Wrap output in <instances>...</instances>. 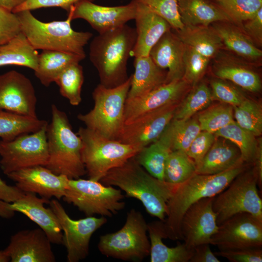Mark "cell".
Returning a JSON list of instances; mask_svg holds the SVG:
<instances>
[{
  "mask_svg": "<svg viewBox=\"0 0 262 262\" xmlns=\"http://www.w3.org/2000/svg\"><path fill=\"white\" fill-rule=\"evenodd\" d=\"M99 181L105 185L119 187L127 196L139 200L148 214L163 221L168 201L177 185L152 176L134 157L109 171Z\"/></svg>",
  "mask_w": 262,
  "mask_h": 262,
  "instance_id": "obj_1",
  "label": "cell"
},
{
  "mask_svg": "<svg viewBox=\"0 0 262 262\" xmlns=\"http://www.w3.org/2000/svg\"><path fill=\"white\" fill-rule=\"evenodd\" d=\"M136 38L135 29L127 24L93 38L89 58L98 70L100 84L112 88L128 79L127 63Z\"/></svg>",
  "mask_w": 262,
  "mask_h": 262,
  "instance_id": "obj_2",
  "label": "cell"
},
{
  "mask_svg": "<svg viewBox=\"0 0 262 262\" xmlns=\"http://www.w3.org/2000/svg\"><path fill=\"white\" fill-rule=\"evenodd\" d=\"M249 165L244 164L214 175L196 173L185 182L176 185L168 201L167 218L164 221L167 238L182 240L180 223L188 208L202 198L216 196Z\"/></svg>",
  "mask_w": 262,
  "mask_h": 262,
  "instance_id": "obj_3",
  "label": "cell"
},
{
  "mask_svg": "<svg viewBox=\"0 0 262 262\" xmlns=\"http://www.w3.org/2000/svg\"><path fill=\"white\" fill-rule=\"evenodd\" d=\"M51 113L47 129L48 160L45 166L69 179L80 178L86 174L82 159V140L73 131L65 112L52 104Z\"/></svg>",
  "mask_w": 262,
  "mask_h": 262,
  "instance_id": "obj_4",
  "label": "cell"
},
{
  "mask_svg": "<svg viewBox=\"0 0 262 262\" xmlns=\"http://www.w3.org/2000/svg\"><path fill=\"white\" fill-rule=\"evenodd\" d=\"M74 5L65 20L44 22L36 18L30 10L16 13L21 32L36 50H52L86 56L84 47L93 34L90 32H78L71 27Z\"/></svg>",
  "mask_w": 262,
  "mask_h": 262,
  "instance_id": "obj_5",
  "label": "cell"
},
{
  "mask_svg": "<svg viewBox=\"0 0 262 262\" xmlns=\"http://www.w3.org/2000/svg\"><path fill=\"white\" fill-rule=\"evenodd\" d=\"M131 75L123 83L112 88L98 84L92 93L93 109L78 119L85 127L108 139L116 140L125 125L124 110Z\"/></svg>",
  "mask_w": 262,
  "mask_h": 262,
  "instance_id": "obj_6",
  "label": "cell"
},
{
  "mask_svg": "<svg viewBox=\"0 0 262 262\" xmlns=\"http://www.w3.org/2000/svg\"><path fill=\"white\" fill-rule=\"evenodd\" d=\"M82 147V161L89 179L100 181L110 170L124 164L142 148L106 138L86 128L77 132Z\"/></svg>",
  "mask_w": 262,
  "mask_h": 262,
  "instance_id": "obj_7",
  "label": "cell"
},
{
  "mask_svg": "<svg viewBox=\"0 0 262 262\" xmlns=\"http://www.w3.org/2000/svg\"><path fill=\"white\" fill-rule=\"evenodd\" d=\"M147 232V223L143 214L135 209H131L119 230L100 236L98 249L107 257L123 261H142L150 254Z\"/></svg>",
  "mask_w": 262,
  "mask_h": 262,
  "instance_id": "obj_8",
  "label": "cell"
},
{
  "mask_svg": "<svg viewBox=\"0 0 262 262\" xmlns=\"http://www.w3.org/2000/svg\"><path fill=\"white\" fill-rule=\"evenodd\" d=\"M63 198L86 216L98 214L112 217L125 207L124 196L120 189L89 179H69Z\"/></svg>",
  "mask_w": 262,
  "mask_h": 262,
  "instance_id": "obj_9",
  "label": "cell"
},
{
  "mask_svg": "<svg viewBox=\"0 0 262 262\" xmlns=\"http://www.w3.org/2000/svg\"><path fill=\"white\" fill-rule=\"evenodd\" d=\"M257 185L253 168L247 167L215 196L213 208L216 215L217 225L241 213H249L262 221V200Z\"/></svg>",
  "mask_w": 262,
  "mask_h": 262,
  "instance_id": "obj_10",
  "label": "cell"
},
{
  "mask_svg": "<svg viewBox=\"0 0 262 262\" xmlns=\"http://www.w3.org/2000/svg\"><path fill=\"white\" fill-rule=\"evenodd\" d=\"M48 124L12 140H0V164L4 174L36 165L46 166L48 160Z\"/></svg>",
  "mask_w": 262,
  "mask_h": 262,
  "instance_id": "obj_11",
  "label": "cell"
},
{
  "mask_svg": "<svg viewBox=\"0 0 262 262\" xmlns=\"http://www.w3.org/2000/svg\"><path fill=\"white\" fill-rule=\"evenodd\" d=\"M56 215L63 232L62 244L66 250L68 262H78L88 255L89 243L93 233L107 222L104 216H93L72 219L57 199L49 203Z\"/></svg>",
  "mask_w": 262,
  "mask_h": 262,
  "instance_id": "obj_12",
  "label": "cell"
},
{
  "mask_svg": "<svg viewBox=\"0 0 262 262\" xmlns=\"http://www.w3.org/2000/svg\"><path fill=\"white\" fill-rule=\"evenodd\" d=\"M210 244L220 250L262 246V221L251 214L241 213L218 225Z\"/></svg>",
  "mask_w": 262,
  "mask_h": 262,
  "instance_id": "obj_13",
  "label": "cell"
},
{
  "mask_svg": "<svg viewBox=\"0 0 262 262\" xmlns=\"http://www.w3.org/2000/svg\"><path fill=\"white\" fill-rule=\"evenodd\" d=\"M49 202V199L39 198L34 193H25L13 202L0 200V216L10 218L15 212L20 213L36 223L51 243L62 244L63 232L58 219L50 208L44 207Z\"/></svg>",
  "mask_w": 262,
  "mask_h": 262,
  "instance_id": "obj_14",
  "label": "cell"
},
{
  "mask_svg": "<svg viewBox=\"0 0 262 262\" xmlns=\"http://www.w3.org/2000/svg\"><path fill=\"white\" fill-rule=\"evenodd\" d=\"M37 101L34 86L25 75L16 70L0 75V110L37 117Z\"/></svg>",
  "mask_w": 262,
  "mask_h": 262,
  "instance_id": "obj_15",
  "label": "cell"
},
{
  "mask_svg": "<svg viewBox=\"0 0 262 262\" xmlns=\"http://www.w3.org/2000/svg\"><path fill=\"white\" fill-rule=\"evenodd\" d=\"M180 103L166 106L124 125L116 140L141 148L149 145L159 138L173 119Z\"/></svg>",
  "mask_w": 262,
  "mask_h": 262,
  "instance_id": "obj_16",
  "label": "cell"
},
{
  "mask_svg": "<svg viewBox=\"0 0 262 262\" xmlns=\"http://www.w3.org/2000/svg\"><path fill=\"white\" fill-rule=\"evenodd\" d=\"M214 197H205L193 204L184 213L180 231L184 244L194 248L202 244H210L218 225L213 208Z\"/></svg>",
  "mask_w": 262,
  "mask_h": 262,
  "instance_id": "obj_17",
  "label": "cell"
},
{
  "mask_svg": "<svg viewBox=\"0 0 262 262\" xmlns=\"http://www.w3.org/2000/svg\"><path fill=\"white\" fill-rule=\"evenodd\" d=\"M137 3L134 0L125 5L105 6L89 0H81L74 5L73 20L86 21L98 34L107 32L134 19Z\"/></svg>",
  "mask_w": 262,
  "mask_h": 262,
  "instance_id": "obj_18",
  "label": "cell"
},
{
  "mask_svg": "<svg viewBox=\"0 0 262 262\" xmlns=\"http://www.w3.org/2000/svg\"><path fill=\"white\" fill-rule=\"evenodd\" d=\"M191 86L182 79L163 84L141 97L127 99L124 110L125 125L147 113L180 103Z\"/></svg>",
  "mask_w": 262,
  "mask_h": 262,
  "instance_id": "obj_19",
  "label": "cell"
},
{
  "mask_svg": "<svg viewBox=\"0 0 262 262\" xmlns=\"http://www.w3.org/2000/svg\"><path fill=\"white\" fill-rule=\"evenodd\" d=\"M7 176L24 193L38 194L48 199L63 198L69 180L66 176L56 174L44 165L25 168Z\"/></svg>",
  "mask_w": 262,
  "mask_h": 262,
  "instance_id": "obj_20",
  "label": "cell"
},
{
  "mask_svg": "<svg viewBox=\"0 0 262 262\" xmlns=\"http://www.w3.org/2000/svg\"><path fill=\"white\" fill-rule=\"evenodd\" d=\"M51 243L41 228L24 229L11 237L4 250L11 262H55Z\"/></svg>",
  "mask_w": 262,
  "mask_h": 262,
  "instance_id": "obj_21",
  "label": "cell"
},
{
  "mask_svg": "<svg viewBox=\"0 0 262 262\" xmlns=\"http://www.w3.org/2000/svg\"><path fill=\"white\" fill-rule=\"evenodd\" d=\"M213 59L212 72L216 78L229 81L252 93L261 91V80L254 65L221 50Z\"/></svg>",
  "mask_w": 262,
  "mask_h": 262,
  "instance_id": "obj_22",
  "label": "cell"
},
{
  "mask_svg": "<svg viewBox=\"0 0 262 262\" xmlns=\"http://www.w3.org/2000/svg\"><path fill=\"white\" fill-rule=\"evenodd\" d=\"M136 2L137 8L134 19L136 38L131 56H147L161 37L172 28L164 18L147 6Z\"/></svg>",
  "mask_w": 262,
  "mask_h": 262,
  "instance_id": "obj_23",
  "label": "cell"
},
{
  "mask_svg": "<svg viewBox=\"0 0 262 262\" xmlns=\"http://www.w3.org/2000/svg\"><path fill=\"white\" fill-rule=\"evenodd\" d=\"M185 45L172 29L166 32L151 49L149 56L160 68L167 69L165 83L182 79Z\"/></svg>",
  "mask_w": 262,
  "mask_h": 262,
  "instance_id": "obj_24",
  "label": "cell"
},
{
  "mask_svg": "<svg viewBox=\"0 0 262 262\" xmlns=\"http://www.w3.org/2000/svg\"><path fill=\"white\" fill-rule=\"evenodd\" d=\"M216 137L213 144L201 161L196 165V173L218 174L245 163L239 148L223 138Z\"/></svg>",
  "mask_w": 262,
  "mask_h": 262,
  "instance_id": "obj_25",
  "label": "cell"
},
{
  "mask_svg": "<svg viewBox=\"0 0 262 262\" xmlns=\"http://www.w3.org/2000/svg\"><path fill=\"white\" fill-rule=\"evenodd\" d=\"M211 25L229 50L252 65L260 62L262 50L240 27L229 21H218Z\"/></svg>",
  "mask_w": 262,
  "mask_h": 262,
  "instance_id": "obj_26",
  "label": "cell"
},
{
  "mask_svg": "<svg viewBox=\"0 0 262 262\" xmlns=\"http://www.w3.org/2000/svg\"><path fill=\"white\" fill-rule=\"evenodd\" d=\"M178 5L184 26H208L218 21L233 22L214 0H178Z\"/></svg>",
  "mask_w": 262,
  "mask_h": 262,
  "instance_id": "obj_27",
  "label": "cell"
},
{
  "mask_svg": "<svg viewBox=\"0 0 262 262\" xmlns=\"http://www.w3.org/2000/svg\"><path fill=\"white\" fill-rule=\"evenodd\" d=\"M147 232L150 239L151 262H188L194 248L188 247L184 243H179L173 247L165 245L163 239L167 238L164 221L159 220L147 224Z\"/></svg>",
  "mask_w": 262,
  "mask_h": 262,
  "instance_id": "obj_28",
  "label": "cell"
},
{
  "mask_svg": "<svg viewBox=\"0 0 262 262\" xmlns=\"http://www.w3.org/2000/svg\"><path fill=\"white\" fill-rule=\"evenodd\" d=\"M134 66L127 99L141 97L165 83L167 71L158 67L149 56L135 57Z\"/></svg>",
  "mask_w": 262,
  "mask_h": 262,
  "instance_id": "obj_29",
  "label": "cell"
},
{
  "mask_svg": "<svg viewBox=\"0 0 262 262\" xmlns=\"http://www.w3.org/2000/svg\"><path fill=\"white\" fill-rule=\"evenodd\" d=\"M172 150V129L170 123L157 140L143 147L134 157L150 175L164 180L165 163Z\"/></svg>",
  "mask_w": 262,
  "mask_h": 262,
  "instance_id": "obj_30",
  "label": "cell"
},
{
  "mask_svg": "<svg viewBox=\"0 0 262 262\" xmlns=\"http://www.w3.org/2000/svg\"><path fill=\"white\" fill-rule=\"evenodd\" d=\"M174 32L185 45L211 60L224 47L220 36L212 25L184 26Z\"/></svg>",
  "mask_w": 262,
  "mask_h": 262,
  "instance_id": "obj_31",
  "label": "cell"
},
{
  "mask_svg": "<svg viewBox=\"0 0 262 262\" xmlns=\"http://www.w3.org/2000/svg\"><path fill=\"white\" fill-rule=\"evenodd\" d=\"M85 57L67 52L43 50L39 54L38 65L34 71L36 77L44 86L55 82L59 75L69 66L80 63Z\"/></svg>",
  "mask_w": 262,
  "mask_h": 262,
  "instance_id": "obj_32",
  "label": "cell"
},
{
  "mask_svg": "<svg viewBox=\"0 0 262 262\" xmlns=\"http://www.w3.org/2000/svg\"><path fill=\"white\" fill-rule=\"evenodd\" d=\"M39 54L20 32L7 43L0 46V66L15 65L35 70Z\"/></svg>",
  "mask_w": 262,
  "mask_h": 262,
  "instance_id": "obj_33",
  "label": "cell"
},
{
  "mask_svg": "<svg viewBox=\"0 0 262 262\" xmlns=\"http://www.w3.org/2000/svg\"><path fill=\"white\" fill-rule=\"evenodd\" d=\"M48 123L38 117L0 110V138L3 141H11L20 135L35 132Z\"/></svg>",
  "mask_w": 262,
  "mask_h": 262,
  "instance_id": "obj_34",
  "label": "cell"
},
{
  "mask_svg": "<svg viewBox=\"0 0 262 262\" xmlns=\"http://www.w3.org/2000/svg\"><path fill=\"white\" fill-rule=\"evenodd\" d=\"M233 143L240 151L243 162L252 164L256 152L258 140L250 131L240 127L234 120L214 134Z\"/></svg>",
  "mask_w": 262,
  "mask_h": 262,
  "instance_id": "obj_35",
  "label": "cell"
},
{
  "mask_svg": "<svg viewBox=\"0 0 262 262\" xmlns=\"http://www.w3.org/2000/svg\"><path fill=\"white\" fill-rule=\"evenodd\" d=\"M196 173V165L186 152L178 150H172L164 164V180L174 184H181Z\"/></svg>",
  "mask_w": 262,
  "mask_h": 262,
  "instance_id": "obj_36",
  "label": "cell"
},
{
  "mask_svg": "<svg viewBox=\"0 0 262 262\" xmlns=\"http://www.w3.org/2000/svg\"><path fill=\"white\" fill-rule=\"evenodd\" d=\"M186 97L180 102L173 119L184 120L209 106L213 100L211 89L201 82L192 87Z\"/></svg>",
  "mask_w": 262,
  "mask_h": 262,
  "instance_id": "obj_37",
  "label": "cell"
},
{
  "mask_svg": "<svg viewBox=\"0 0 262 262\" xmlns=\"http://www.w3.org/2000/svg\"><path fill=\"white\" fill-rule=\"evenodd\" d=\"M84 82L83 68L80 63L67 67L57 77L54 82L59 87L61 95L73 106L82 101V87Z\"/></svg>",
  "mask_w": 262,
  "mask_h": 262,
  "instance_id": "obj_38",
  "label": "cell"
},
{
  "mask_svg": "<svg viewBox=\"0 0 262 262\" xmlns=\"http://www.w3.org/2000/svg\"><path fill=\"white\" fill-rule=\"evenodd\" d=\"M236 122L242 128L260 136L262 133V108L257 102L246 98L239 105L233 107Z\"/></svg>",
  "mask_w": 262,
  "mask_h": 262,
  "instance_id": "obj_39",
  "label": "cell"
},
{
  "mask_svg": "<svg viewBox=\"0 0 262 262\" xmlns=\"http://www.w3.org/2000/svg\"><path fill=\"white\" fill-rule=\"evenodd\" d=\"M233 109L227 104L211 107L198 115L197 120L201 131L214 134L234 120Z\"/></svg>",
  "mask_w": 262,
  "mask_h": 262,
  "instance_id": "obj_40",
  "label": "cell"
},
{
  "mask_svg": "<svg viewBox=\"0 0 262 262\" xmlns=\"http://www.w3.org/2000/svg\"><path fill=\"white\" fill-rule=\"evenodd\" d=\"M172 135V149L186 152L193 141L201 131L197 119L181 120L173 119L170 122Z\"/></svg>",
  "mask_w": 262,
  "mask_h": 262,
  "instance_id": "obj_41",
  "label": "cell"
},
{
  "mask_svg": "<svg viewBox=\"0 0 262 262\" xmlns=\"http://www.w3.org/2000/svg\"><path fill=\"white\" fill-rule=\"evenodd\" d=\"M214 0L239 27L262 8V0Z\"/></svg>",
  "mask_w": 262,
  "mask_h": 262,
  "instance_id": "obj_42",
  "label": "cell"
},
{
  "mask_svg": "<svg viewBox=\"0 0 262 262\" xmlns=\"http://www.w3.org/2000/svg\"><path fill=\"white\" fill-rule=\"evenodd\" d=\"M211 59L185 45L183 55L182 79L192 87L196 84L205 74Z\"/></svg>",
  "mask_w": 262,
  "mask_h": 262,
  "instance_id": "obj_43",
  "label": "cell"
},
{
  "mask_svg": "<svg viewBox=\"0 0 262 262\" xmlns=\"http://www.w3.org/2000/svg\"><path fill=\"white\" fill-rule=\"evenodd\" d=\"M143 4L166 20L172 29L178 30L183 26L178 10V0H134Z\"/></svg>",
  "mask_w": 262,
  "mask_h": 262,
  "instance_id": "obj_44",
  "label": "cell"
},
{
  "mask_svg": "<svg viewBox=\"0 0 262 262\" xmlns=\"http://www.w3.org/2000/svg\"><path fill=\"white\" fill-rule=\"evenodd\" d=\"M211 90L213 100H218L232 107L241 104L247 98L244 93L226 80L215 78L210 82Z\"/></svg>",
  "mask_w": 262,
  "mask_h": 262,
  "instance_id": "obj_45",
  "label": "cell"
},
{
  "mask_svg": "<svg viewBox=\"0 0 262 262\" xmlns=\"http://www.w3.org/2000/svg\"><path fill=\"white\" fill-rule=\"evenodd\" d=\"M20 32V24L16 14L0 7V46Z\"/></svg>",
  "mask_w": 262,
  "mask_h": 262,
  "instance_id": "obj_46",
  "label": "cell"
},
{
  "mask_svg": "<svg viewBox=\"0 0 262 262\" xmlns=\"http://www.w3.org/2000/svg\"><path fill=\"white\" fill-rule=\"evenodd\" d=\"M216 137L213 133L201 131L192 142L186 153L196 165L213 144Z\"/></svg>",
  "mask_w": 262,
  "mask_h": 262,
  "instance_id": "obj_47",
  "label": "cell"
},
{
  "mask_svg": "<svg viewBox=\"0 0 262 262\" xmlns=\"http://www.w3.org/2000/svg\"><path fill=\"white\" fill-rule=\"evenodd\" d=\"M216 256L226 258L231 262H262V247H251L215 252Z\"/></svg>",
  "mask_w": 262,
  "mask_h": 262,
  "instance_id": "obj_48",
  "label": "cell"
},
{
  "mask_svg": "<svg viewBox=\"0 0 262 262\" xmlns=\"http://www.w3.org/2000/svg\"><path fill=\"white\" fill-rule=\"evenodd\" d=\"M81 0H27L23 4L16 7L13 12L14 13L23 10H33L41 8L57 7L68 12L72 6ZM93 1L94 0H89Z\"/></svg>",
  "mask_w": 262,
  "mask_h": 262,
  "instance_id": "obj_49",
  "label": "cell"
},
{
  "mask_svg": "<svg viewBox=\"0 0 262 262\" xmlns=\"http://www.w3.org/2000/svg\"><path fill=\"white\" fill-rule=\"evenodd\" d=\"M258 47L262 45V8L252 17L244 21L240 27Z\"/></svg>",
  "mask_w": 262,
  "mask_h": 262,
  "instance_id": "obj_50",
  "label": "cell"
},
{
  "mask_svg": "<svg viewBox=\"0 0 262 262\" xmlns=\"http://www.w3.org/2000/svg\"><path fill=\"white\" fill-rule=\"evenodd\" d=\"M210 244H202L194 248L190 262H219L220 261L213 253Z\"/></svg>",
  "mask_w": 262,
  "mask_h": 262,
  "instance_id": "obj_51",
  "label": "cell"
},
{
  "mask_svg": "<svg viewBox=\"0 0 262 262\" xmlns=\"http://www.w3.org/2000/svg\"><path fill=\"white\" fill-rule=\"evenodd\" d=\"M25 193L16 185H8L0 178V200L7 202H13L21 197Z\"/></svg>",
  "mask_w": 262,
  "mask_h": 262,
  "instance_id": "obj_52",
  "label": "cell"
},
{
  "mask_svg": "<svg viewBox=\"0 0 262 262\" xmlns=\"http://www.w3.org/2000/svg\"><path fill=\"white\" fill-rule=\"evenodd\" d=\"M253 170L257 178L258 185L262 186V139H258V146L252 164Z\"/></svg>",
  "mask_w": 262,
  "mask_h": 262,
  "instance_id": "obj_53",
  "label": "cell"
},
{
  "mask_svg": "<svg viewBox=\"0 0 262 262\" xmlns=\"http://www.w3.org/2000/svg\"><path fill=\"white\" fill-rule=\"evenodd\" d=\"M27 0H0V7L13 12Z\"/></svg>",
  "mask_w": 262,
  "mask_h": 262,
  "instance_id": "obj_54",
  "label": "cell"
},
{
  "mask_svg": "<svg viewBox=\"0 0 262 262\" xmlns=\"http://www.w3.org/2000/svg\"><path fill=\"white\" fill-rule=\"evenodd\" d=\"M10 261V258L6 254L5 251L0 250V262H8Z\"/></svg>",
  "mask_w": 262,
  "mask_h": 262,
  "instance_id": "obj_55",
  "label": "cell"
}]
</instances>
